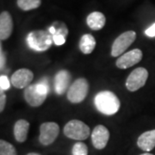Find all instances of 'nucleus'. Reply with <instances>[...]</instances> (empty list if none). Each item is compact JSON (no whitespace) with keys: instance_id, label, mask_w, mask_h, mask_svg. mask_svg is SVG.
Returning <instances> with one entry per match:
<instances>
[{"instance_id":"obj_10","label":"nucleus","mask_w":155,"mask_h":155,"mask_svg":"<svg viewBox=\"0 0 155 155\" xmlns=\"http://www.w3.org/2000/svg\"><path fill=\"white\" fill-rule=\"evenodd\" d=\"M110 132L108 128L103 125H97L91 134L92 144L97 149H104L109 141Z\"/></svg>"},{"instance_id":"obj_4","label":"nucleus","mask_w":155,"mask_h":155,"mask_svg":"<svg viewBox=\"0 0 155 155\" xmlns=\"http://www.w3.org/2000/svg\"><path fill=\"white\" fill-rule=\"evenodd\" d=\"M64 134L68 138L77 140H86L90 136V127L84 122L78 120L68 122L64 127Z\"/></svg>"},{"instance_id":"obj_6","label":"nucleus","mask_w":155,"mask_h":155,"mask_svg":"<svg viewBox=\"0 0 155 155\" xmlns=\"http://www.w3.org/2000/svg\"><path fill=\"white\" fill-rule=\"evenodd\" d=\"M135 39L136 33L134 31L129 30L122 33L116 39V41L112 45L111 55L113 57H117L122 54L125 52V50L135 41Z\"/></svg>"},{"instance_id":"obj_25","label":"nucleus","mask_w":155,"mask_h":155,"mask_svg":"<svg viewBox=\"0 0 155 155\" xmlns=\"http://www.w3.org/2000/svg\"><path fill=\"white\" fill-rule=\"evenodd\" d=\"M5 55L3 53V51H2V46H1V43H0V70L5 67Z\"/></svg>"},{"instance_id":"obj_16","label":"nucleus","mask_w":155,"mask_h":155,"mask_svg":"<svg viewBox=\"0 0 155 155\" xmlns=\"http://www.w3.org/2000/svg\"><path fill=\"white\" fill-rule=\"evenodd\" d=\"M29 123L26 120H19L14 126V135L18 142H24L28 136Z\"/></svg>"},{"instance_id":"obj_24","label":"nucleus","mask_w":155,"mask_h":155,"mask_svg":"<svg viewBox=\"0 0 155 155\" xmlns=\"http://www.w3.org/2000/svg\"><path fill=\"white\" fill-rule=\"evenodd\" d=\"M145 34L149 37H155V23H153L152 26H150L149 28L145 31Z\"/></svg>"},{"instance_id":"obj_19","label":"nucleus","mask_w":155,"mask_h":155,"mask_svg":"<svg viewBox=\"0 0 155 155\" xmlns=\"http://www.w3.org/2000/svg\"><path fill=\"white\" fill-rule=\"evenodd\" d=\"M0 155H17V151L11 143L0 140Z\"/></svg>"},{"instance_id":"obj_17","label":"nucleus","mask_w":155,"mask_h":155,"mask_svg":"<svg viewBox=\"0 0 155 155\" xmlns=\"http://www.w3.org/2000/svg\"><path fill=\"white\" fill-rule=\"evenodd\" d=\"M96 47V40L90 34L84 35L79 41V48L84 54H90L93 52Z\"/></svg>"},{"instance_id":"obj_15","label":"nucleus","mask_w":155,"mask_h":155,"mask_svg":"<svg viewBox=\"0 0 155 155\" xmlns=\"http://www.w3.org/2000/svg\"><path fill=\"white\" fill-rule=\"evenodd\" d=\"M87 24L93 30H100L104 27L106 22L105 16L98 11L92 12L87 17Z\"/></svg>"},{"instance_id":"obj_23","label":"nucleus","mask_w":155,"mask_h":155,"mask_svg":"<svg viewBox=\"0 0 155 155\" xmlns=\"http://www.w3.org/2000/svg\"><path fill=\"white\" fill-rule=\"evenodd\" d=\"M6 104V96L4 90L0 88V112L4 110Z\"/></svg>"},{"instance_id":"obj_12","label":"nucleus","mask_w":155,"mask_h":155,"mask_svg":"<svg viewBox=\"0 0 155 155\" xmlns=\"http://www.w3.org/2000/svg\"><path fill=\"white\" fill-rule=\"evenodd\" d=\"M71 81V74L67 70H61L57 72L54 78V89L58 95H62L66 92Z\"/></svg>"},{"instance_id":"obj_13","label":"nucleus","mask_w":155,"mask_h":155,"mask_svg":"<svg viewBox=\"0 0 155 155\" xmlns=\"http://www.w3.org/2000/svg\"><path fill=\"white\" fill-rule=\"evenodd\" d=\"M13 30V21L11 14L4 11L0 14V40H6Z\"/></svg>"},{"instance_id":"obj_27","label":"nucleus","mask_w":155,"mask_h":155,"mask_svg":"<svg viewBox=\"0 0 155 155\" xmlns=\"http://www.w3.org/2000/svg\"><path fill=\"white\" fill-rule=\"evenodd\" d=\"M140 155H153V154H151V153H142V154Z\"/></svg>"},{"instance_id":"obj_14","label":"nucleus","mask_w":155,"mask_h":155,"mask_svg":"<svg viewBox=\"0 0 155 155\" xmlns=\"http://www.w3.org/2000/svg\"><path fill=\"white\" fill-rule=\"evenodd\" d=\"M137 145L141 150L150 152L155 147V129L146 131L139 136Z\"/></svg>"},{"instance_id":"obj_18","label":"nucleus","mask_w":155,"mask_h":155,"mask_svg":"<svg viewBox=\"0 0 155 155\" xmlns=\"http://www.w3.org/2000/svg\"><path fill=\"white\" fill-rule=\"evenodd\" d=\"M41 4V0H17V5L23 11L37 9Z\"/></svg>"},{"instance_id":"obj_9","label":"nucleus","mask_w":155,"mask_h":155,"mask_svg":"<svg viewBox=\"0 0 155 155\" xmlns=\"http://www.w3.org/2000/svg\"><path fill=\"white\" fill-rule=\"evenodd\" d=\"M142 52L141 50L135 48L122 54L116 61V67L120 69H127L129 67L136 65L142 59Z\"/></svg>"},{"instance_id":"obj_26","label":"nucleus","mask_w":155,"mask_h":155,"mask_svg":"<svg viewBox=\"0 0 155 155\" xmlns=\"http://www.w3.org/2000/svg\"><path fill=\"white\" fill-rule=\"evenodd\" d=\"M27 155H40L39 153H28Z\"/></svg>"},{"instance_id":"obj_20","label":"nucleus","mask_w":155,"mask_h":155,"mask_svg":"<svg viewBox=\"0 0 155 155\" xmlns=\"http://www.w3.org/2000/svg\"><path fill=\"white\" fill-rule=\"evenodd\" d=\"M55 28V27H54ZM67 32H63V28L57 29L55 28V33L53 35V41L57 46H61L66 42V35Z\"/></svg>"},{"instance_id":"obj_8","label":"nucleus","mask_w":155,"mask_h":155,"mask_svg":"<svg viewBox=\"0 0 155 155\" xmlns=\"http://www.w3.org/2000/svg\"><path fill=\"white\" fill-rule=\"evenodd\" d=\"M60 133V127L55 122H44L40 127V142L44 146L52 144Z\"/></svg>"},{"instance_id":"obj_22","label":"nucleus","mask_w":155,"mask_h":155,"mask_svg":"<svg viewBox=\"0 0 155 155\" xmlns=\"http://www.w3.org/2000/svg\"><path fill=\"white\" fill-rule=\"evenodd\" d=\"M11 84H10V80L6 76H1L0 77V88L4 91H6L10 88Z\"/></svg>"},{"instance_id":"obj_2","label":"nucleus","mask_w":155,"mask_h":155,"mask_svg":"<svg viewBox=\"0 0 155 155\" xmlns=\"http://www.w3.org/2000/svg\"><path fill=\"white\" fill-rule=\"evenodd\" d=\"M48 91V84L46 79H42L35 84L28 85L24 91V97L29 105L38 107L44 103Z\"/></svg>"},{"instance_id":"obj_11","label":"nucleus","mask_w":155,"mask_h":155,"mask_svg":"<svg viewBox=\"0 0 155 155\" xmlns=\"http://www.w3.org/2000/svg\"><path fill=\"white\" fill-rule=\"evenodd\" d=\"M34 74L28 69H19L13 73L11 77V83L18 89L28 87V84L33 80Z\"/></svg>"},{"instance_id":"obj_21","label":"nucleus","mask_w":155,"mask_h":155,"mask_svg":"<svg viewBox=\"0 0 155 155\" xmlns=\"http://www.w3.org/2000/svg\"><path fill=\"white\" fill-rule=\"evenodd\" d=\"M72 155H88V147L83 142H77L72 147Z\"/></svg>"},{"instance_id":"obj_5","label":"nucleus","mask_w":155,"mask_h":155,"mask_svg":"<svg viewBox=\"0 0 155 155\" xmlns=\"http://www.w3.org/2000/svg\"><path fill=\"white\" fill-rule=\"evenodd\" d=\"M89 84L85 78H78L67 91V99L72 104H79L88 94Z\"/></svg>"},{"instance_id":"obj_7","label":"nucleus","mask_w":155,"mask_h":155,"mask_svg":"<svg viewBox=\"0 0 155 155\" xmlns=\"http://www.w3.org/2000/svg\"><path fill=\"white\" fill-rule=\"evenodd\" d=\"M148 78V72L144 67L134 69L129 74L126 81V87L130 91H136L143 87Z\"/></svg>"},{"instance_id":"obj_3","label":"nucleus","mask_w":155,"mask_h":155,"mask_svg":"<svg viewBox=\"0 0 155 155\" xmlns=\"http://www.w3.org/2000/svg\"><path fill=\"white\" fill-rule=\"evenodd\" d=\"M53 35L44 30H35L28 35V47L35 51L42 52L49 48L53 43Z\"/></svg>"},{"instance_id":"obj_1","label":"nucleus","mask_w":155,"mask_h":155,"mask_svg":"<svg viewBox=\"0 0 155 155\" xmlns=\"http://www.w3.org/2000/svg\"><path fill=\"white\" fill-rule=\"evenodd\" d=\"M95 105L97 110L106 116L116 114L120 109V100L109 91H100L95 97Z\"/></svg>"}]
</instances>
